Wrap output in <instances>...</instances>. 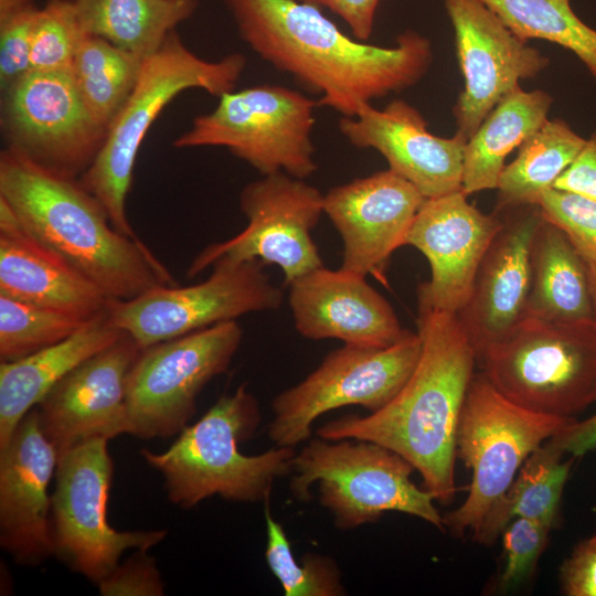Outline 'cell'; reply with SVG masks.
<instances>
[{"instance_id":"7","label":"cell","mask_w":596,"mask_h":596,"mask_svg":"<svg viewBox=\"0 0 596 596\" xmlns=\"http://www.w3.org/2000/svg\"><path fill=\"white\" fill-rule=\"evenodd\" d=\"M478 363L491 384L533 412L574 417L596 403V323L524 317Z\"/></svg>"},{"instance_id":"34","label":"cell","mask_w":596,"mask_h":596,"mask_svg":"<svg viewBox=\"0 0 596 596\" xmlns=\"http://www.w3.org/2000/svg\"><path fill=\"white\" fill-rule=\"evenodd\" d=\"M88 321L0 295V360L15 361L56 344Z\"/></svg>"},{"instance_id":"29","label":"cell","mask_w":596,"mask_h":596,"mask_svg":"<svg viewBox=\"0 0 596 596\" xmlns=\"http://www.w3.org/2000/svg\"><path fill=\"white\" fill-rule=\"evenodd\" d=\"M85 34L102 38L142 58L155 53L196 0H73Z\"/></svg>"},{"instance_id":"38","label":"cell","mask_w":596,"mask_h":596,"mask_svg":"<svg viewBox=\"0 0 596 596\" xmlns=\"http://www.w3.org/2000/svg\"><path fill=\"white\" fill-rule=\"evenodd\" d=\"M38 9L30 3L0 17L1 92L30 71L31 39Z\"/></svg>"},{"instance_id":"2","label":"cell","mask_w":596,"mask_h":596,"mask_svg":"<svg viewBox=\"0 0 596 596\" xmlns=\"http://www.w3.org/2000/svg\"><path fill=\"white\" fill-rule=\"evenodd\" d=\"M417 333L419 359L390 403L366 416L330 421L316 433L387 447L412 464L435 501L448 504L456 493L459 418L478 358L457 313L418 306Z\"/></svg>"},{"instance_id":"19","label":"cell","mask_w":596,"mask_h":596,"mask_svg":"<svg viewBox=\"0 0 596 596\" xmlns=\"http://www.w3.org/2000/svg\"><path fill=\"white\" fill-rule=\"evenodd\" d=\"M426 198L391 169L333 187L323 194V213L343 243L341 268L386 284L391 255Z\"/></svg>"},{"instance_id":"1","label":"cell","mask_w":596,"mask_h":596,"mask_svg":"<svg viewBox=\"0 0 596 596\" xmlns=\"http://www.w3.org/2000/svg\"><path fill=\"white\" fill-rule=\"evenodd\" d=\"M223 1L251 50L344 117L415 85L433 61L430 41L415 31L383 47L347 35L320 8L298 0Z\"/></svg>"},{"instance_id":"37","label":"cell","mask_w":596,"mask_h":596,"mask_svg":"<svg viewBox=\"0 0 596 596\" xmlns=\"http://www.w3.org/2000/svg\"><path fill=\"white\" fill-rule=\"evenodd\" d=\"M551 529L535 521L515 518L503 530L505 564L499 579L501 592L520 587L534 574L546 547Z\"/></svg>"},{"instance_id":"43","label":"cell","mask_w":596,"mask_h":596,"mask_svg":"<svg viewBox=\"0 0 596 596\" xmlns=\"http://www.w3.org/2000/svg\"><path fill=\"white\" fill-rule=\"evenodd\" d=\"M551 439L564 454H570L575 458L595 450L596 412L582 422L573 421Z\"/></svg>"},{"instance_id":"42","label":"cell","mask_w":596,"mask_h":596,"mask_svg":"<svg viewBox=\"0 0 596 596\" xmlns=\"http://www.w3.org/2000/svg\"><path fill=\"white\" fill-rule=\"evenodd\" d=\"M326 8L348 25L352 35L366 42L370 39L381 0H298Z\"/></svg>"},{"instance_id":"11","label":"cell","mask_w":596,"mask_h":596,"mask_svg":"<svg viewBox=\"0 0 596 596\" xmlns=\"http://www.w3.org/2000/svg\"><path fill=\"white\" fill-rule=\"evenodd\" d=\"M242 338L231 320L142 349L126 383L128 434L143 439L179 434L203 387L228 369Z\"/></svg>"},{"instance_id":"3","label":"cell","mask_w":596,"mask_h":596,"mask_svg":"<svg viewBox=\"0 0 596 596\" xmlns=\"http://www.w3.org/2000/svg\"><path fill=\"white\" fill-rule=\"evenodd\" d=\"M0 199L23 227L113 300H129L178 283L140 240L121 234L76 178L51 171L20 152L0 153Z\"/></svg>"},{"instance_id":"40","label":"cell","mask_w":596,"mask_h":596,"mask_svg":"<svg viewBox=\"0 0 596 596\" xmlns=\"http://www.w3.org/2000/svg\"><path fill=\"white\" fill-rule=\"evenodd\" d=\"M561 585L567 596H596V535L581 541L561 566Z\"/></svg>"},{"instance_id":"33","label":"cell","mask_w":596,"mask_h":596,"mask_svg":"<svg viewBox=\"0 0 596 596\" xmlns=\"http://www.w3.org/2000/svg\"><path fill=\"white\" fill-rule=\"evenodd\" d=\"M267 543L265 558L286 596H342L347 590L332 557L307 553L295 560L283 525L275 520L269 501L264 503Z\"/></svg>"},{"instance_id":"9","label":"cell","mask_w":596,"mask_h":596,"mask_svg":"<svg viewBox=\"0 0 596 596\" xmlns=\"http://www.w3.org/2000/svg\"><path fill=\"white\" fill-rule=\"evenodd\" d=\"M317 102L298 91L260 84L231 91L194 118L173 147H223L263 175L306 179L317 171L312 131Z\"/></svg>"},{"instance_id":"28","label":"cell","mask_w":596,"mask_h":596,"mask_svg":"<svg viewBox=\"0 0 596 596\" xmlns=\"http://www.w3.org/2000/svg\"><path fill=\"white\" fill-rule=\"evenodd\" d=\"M552 441L545 440L524 460L507 492L472 532L482 544H492L515 518L535 521L552 529L557 522L561 499L575 461Z\"/></svg>"},{"instance_id":"24","label":"cell","mask_w":596,"mask_h":596,"mask_svg":"<svg viewBox=\"0 0 596 596\" xmlns=\"http://www.w3.org/2000/svg\"><path fill=\"white\" fill-rule=\"evenodd\" d=\"M0 295L85 320L106 313L113 301L93 281L32 236L2 199Z\"/></svg>"},{"instance_id":"12","label":"cell","mask_w":596,"mask_h":596,"mask_svg":"<svg viewBox=\"0 0 596 596\" xmlns=\"http://www.w3.org/2000/svg\"><path fill=\"white\" fill-rule=\"evenodd\" d=\"M422 341L411 332L385 348L344 344L272 402L268 437L276 446L308 441L315 421L329 411L362 406L376 412L405 385L421 355Z\"/></svg>"},{"instance_id":"21","label":"cell","mask_w":596,"mask_h":596,"mask_svg":"<svg viewBox=\"0 0 596 596\" xmlns=\"http://www.w3.org/2000/svg\"><path fill=\"white\" fill-rule=\"evenodd\" d=\"M341 135L359 149L380 152L393 170L426 199L462 190L467 139L428 131L427 121L411 104L395 99L379 109L364 105L353 117L341 116Z\"/></svg>"},{"instance_id":"13","label":"cell","mask_w":596,"mask_h":596,"mask_svg":"<svg viewBox=\"0 0 596 596\" xmlns=\"http://www.w3.org/2000/svg\"><path fill=\"white\" fill-rule=\"evenodd\" d=\"M283 298V290L270 281L259 260L222 258L212 265L206 280L113 300L107 317L113 327L145 349L246 313L278 309Z\"/></svg>"},{"instance_id":"31","label":"cell","mask_w":596,"mask_h":596,"mask_svg":"<svg viewBox=\"0 0 596 596\" xmlns=\"http://www.w3.org/2000/svg\"><path fill=\"white\" fill-rule=\"evenodd\" d=\"M142 61L102 38L82 39L71 72L86 107L105 128L131 93Z\"/></svg>"},{"instance_id":"8","label":"cell","mask_w":596,"mask_h":596,"mask_svg":"<svg viewBox=\"0 0 596 596\" xmlns=\"http://www.w3.org/2000/svg\"><path fill=\"white\" fill-rule=\"evenodd\" d=\"M575 421L533 412L500 393L475 373L461 409L456 455L471 470L464 503L447 513L445 528L456 535L473 532L507 492L529 455Z\"/></svg>"},{"instance_id":"5","label":"cell","mask_w":596,"mask_h":596,"mask_svg":"<svg viewBox=\"0 0 596 596\" xmlns=\"http://www.w3.org/2000/svg\"><path fill=\"white\" fill-rule=\"evenodd\" d=\"M245 66L241 53L216 61L202 58L174 31L143 58L137 82L109 125L99 152L78 178L117 231L139 238L128 220L126 201L140 146L163 108L190 88L217 97L233 91Z\"/></svg>"},{"instance_id":"36","label":"cell","mask_w":596,"mask_h":596,"mask_svg":"<svg viewBox=\"0 0 596 596\" xmlns=\"http://www.w3.org/2000/svg\"><path fill=\"white\" fill-rule=\"evenodd\" d=\"M545 220L557 225L587 263H596V200L552 188L538 203Z\"/></svg>"},{"instance_id":"6","label":"cell","mask_w":596,"mask_h":596,"mask_svg":"<svg viewBox=\"0 0 596 596\" xmlns=\"http://www.w3.org/2000/svg\"><path fill=\"white\" fill-rule=\"evenodd\" d=\"M414 470L404 457L377 443L318 436L296 451L289 487L296 499L308 501L311 486L318 483L319 502L339 530H353L386 512H401L444 531L433 494L411 479Z\"/></svg>"},{"instance_id":"16","label":"cell","mask_w":596,"mask_h":596,"mask_svg":"<svg viewBox=\"0 0 596 596\" xmlns=\"http://www.w3.org/2000/svg\"><path fill=\"white\" fill-rule=\"evenodd\" d=\"M455 32L464 91L453 114L467 140L521 79L535 77L549 58L517 36L480 0H445Z\"/></svg>"},{"instance_id":"27","label":"cell","mask_w":596,"mask_h":596,"mask_svg":"<svg viewBox=\"0 0 596 596\" xmlns=\"http://www.w3.org/2000/svg\"><path fill=\"white\" fill-rule=\"evenodd\" d=\"M552 103L547 92H526L519 85L496 105L465 146L462 191L467 195L497 190L507 156L547 120Z\"/></svg>"},{"instance_id":"18","label":"cell","mask_w":596,"mask_h":596,"mask_svg":"<svg viewBox=\"0 0 596 596\" xmlns=\"http://www.w3.org/2000/svg\"><path fill=\"white\" fill-rule=\"evenodd\" d=\"M501 225L499 212L482 213L462 190L426 199L405 238V245L417 248L430 267L429 280L417 290L418 306L458 313Z\"/></svg>"},{"instance_id":"15","label":"cell","mask_w":596,"mask_h":596,"mask_svg":"<svg viewBox=\"0 0 596 596\" xmlns=\"http://www.w3.org/2000/svg\"><path fill=\"white\" fill-rule=\"evenodd\" d=\"M240 205L247 226L204 247L191 262L188 277L222 258L277 265L287 285L323 266L311 238V230L323 213V194L317 188L284 172L263 175L244 187Z\"/></svg>"},{"instance_id":"44","label":"cell","mask_w":596,"mask_h":596,"mask_svg":"<svg viewBox=\"0 0 596 596\" xmlns=\"http://www.w3.org/2000/svg\"><path fill=\"white\" fill-rule=\"evenodd\" d=\"M588 278L594 311V321L596 323V263H588Z\"/></svg>"},{"instance_id":"25","label":"cell","mask_w":596,"mask_h":596,"mask_svg":"<svg viewBox=\"0 0 596 596\" xmlns=\"http://www.w3.org/2000/svg\"><path fill=\"white\" fill-rule=\"evenodd\" d=\"M120 336L121 331L110 324L106 312L56 344L15 361L1 362L0 448L60 380Z\"/></svg>"},{"instance_id":"39","label":"cell","mask_w":596,"mask_h":596,"mask_svg":"<svg viewBox=\"0 0 596 596\" xmlns=\"http://www.w3.org/2000/svg\"><path fill=\"white\" fill-rule=\"evenodd\" d=\"M147 550H137L132 556L119 564L98 584L103 596H161L163 581L156 560Z\"/></svg>"},{"instance_id":"26","label":"cell","mask_w":596,"mask_h":596,"mask_svg":"<svg viewBox=\"0 0 596 596\" xmlns=\"http://www.w3.org/2000/svg\"><path fill=\"white\" fill-rule=\"evenodd\" d=\"M525 317L563 323L595 322L588 263L563 230L545 219L532 243Z\"/></svg>"},{"instance_id":"32","label":"cell","mask_w":596,"mask_h":596,"mask_svg":"<svg viewBox=\"0 0 596 596\" xmlns=\"http://www.w3.org/2000/svg\"><path fill=\"white\" fill-rule=\"evenodd\" d=\"M480 1L521 40H545L570 50L596 78V29L576 15L571 0Z\"/></svg>"},{"instance_id":"10","label":"cell","mask_w":596,"mask_h":596,"mask_svg":"<svg viewBox=\"0 0 596 596\" xmlns=\"http://www.w3.org/2000/svg\"><path fill=\"white\" fill-rule=\"evenodd\" d=\"M114 472L108 439L84 441L58 458L51 494L54 555L96 585L130 549L149 550L166 530L117 531L107 521Z\"/></svg>"},{"instance_id":"20","label":"cell","mask_w":596,"mask_h":596,"mask_svg":"<svg viewBox=\"0 0 596 596\" xmlns=\"http://www.w3.org/2000/svg\"><path fill=\"white\" fill-rule=\"evenodd\" d=\"M57 461L34 407L0 448V544L19 565L36 566L54 555L47 489Z\"/></svg>"},{"instance_id":"17","label":"cell","mask_w":596,"mask_h":596,"mask_svg":"<svg viewBox=\"0 0 596 596\" xmlns=\"http://www.w3.org/2000/svg\"><path fill=\"white\" fill-rule=\"evenodd\" d=\"M142 348L127 333L91 355L35 406L41 428L58 458L94 439L128 434L126 383Z\"/></svg>"},{"instance_id":"4","label":"cell","mask_w":596,"mask_h":596,"mask_svg":"<svg viewBox=\"0 0 596 596\" xmlns=\"http://www.w3.org/2000/svg\"><path fill=\"white\" fill-rule=\"evenodd\" d=\"M262 414L245 384L222 395L194 424L187 425L162 453L141 449L163 477L168 499L183 509L219 496L245 503L268 502L277 479L289 476L294 447L245 455L240 443L253 436Z\"/></svg>"},{"instance_id":"41","label":"cell","mask_w":596,"mask_h":596,"mask_svg":"<svg viewBox=\"0 0 596 596\" xmlns=\"http://www.w3.org/2000/svg\"><path fill=\"white\" fill-rule=\"evenodd\" d=\"M553 188L596 200V129Z\"/></svg>"},{"instance_id":"30","label":"cell","mask_w":596,"mask_h":596,"mask_svg":"<svg viewBox=\"0 0 596 596\" xmlns=\"http://www.w3.org/2000/svg\"><path fill=\"white\" fill-rule=\"evenodd\" d=\"M586 139L563 119L546 120L520 147L498 183L497 211L538 204L571 166Z\"/></svg>"},{"instance_id":"23","label":"cell","mask_w":596,"mask_h":596,"mask_svg":"<svg viewBox=\"0 0 596 596\" xmlns=\"http://www.w3.org/2000/svg\"><path fill=\"white\" fill-rule=\"evenodd\" d=\"M288 286L295 328L307 339L333 338L344 344L385 348L409 333L365 276L322 266Z\"/></svg>"},{"instance_id":"35","label":"cell","mask_w":596,"mask_h":596,"mask_svg":"<svg viewBox=\"0 0 596 596\" xmlns=\"http://www.w3.org/2000/svg\"><path fill=\"white\" fill-rule=\"evenodd\" d=\"M84 35L73 0H50L35 14L30 71H71Z\"/></svg>"},{"instance_id":"22","label":"cell","mask_w":596,"mask_h":596,"mask_svg":"<svg viewBox=\"0 0 596 596\" xmlns=\"http://www.w3.org/2000/svg\"><path fill=\"white\" fill-rule=\"evenodd\" d=\"M497 212L502 225L481 259L468 301L457 313L478 359L525 317L531 248L544 219L539 204Z\"/></svg>"},{"instance_id":"14","label":"cell","mask_w":596,"mask_h":596,"mask_svg":"<svg viewBox=\"0 0 596 596\" xmlns=\"http://www.w3.org/2000/svg\"><path fill=\"white\" fill-rule=\"evenodd\" d=\"M1 93L7 148L66 177L88 169L107 128L86 107L71 71H29Z\"/></svg>"}]
</instances>
